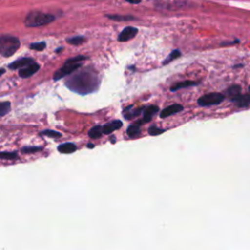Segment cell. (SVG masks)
Returning a JSON list of instances; mask_svg holds the SVG:
<instances>
[{"instance_id":"30","label":"cell","mask_w":250,"mask_h":250,"mask_svg":"<svg viewBox=\"0 0 250 250\" xmlns=\"http://www.w3.org/2000/svg\"><path fill=\"white\" fill-rule=\"evenodd\" d=\"M114 142H115V137H111V143L114 144Z\"/></svg>"},{"instance_id":"16","label":"cell","mask_w":250,"mask_h":250,"mask_svg":"<svg viewBox=\"0 0 250 250\" xmlns=\"http://www.w3.org/2000/svg\"><path fill=\"white\" fill-rule=\"evenodd\" d=\"M77 149L76 146L72 143H64L58 146V150L61 153H72Z\"/></svg>"},{"instance_id":"4","label":"cell","mask_w":250,"mask_h":250,"mask_svg":"<svg viewBox=\"0 0 250 250\" xmlns=\"http://www.w3.org/2000/svg\"><path fill=\"white\" fill-rule=\"evenodd\" d=\"M20 47V40L11 35H2L0 38V54L7 58L13 56Z\"/></svg>"},{"instance_id":"8","label":"cell","mask_w":250,"mask_h":250,"mask_svg":"<svg viewBox=\"0 0 250 250\" xmlns=\"http://www.w3.org/2000/svg\"><path fill=\"white\" fill-rule=\"evenodd\" d=\"M33 62H34V60L31 59V58H21V59H19L17 61H14L13 62H11L8 65V67L10 69H14V70L15 69H21V68H22V67H24L26 65H29V64H31Z\"/></svg>"},{"instance_id":"24","label":"cell","mask_w":250,"mask_h":250,"mask_svg":"<svg viewBox=\"0 0 250 250\" xmlns=\"http://www.w3.org/2000/svg\"><path fill=\"white\" fill-rule=\"evenodd\" d=\"M29 48L35 51H43L46 48V43L44 41L41 42H35V43H31L29 45Z\"/></svg>"},{"instance_id":"1","label":"cell","mask_w":250,"mask_h":250,"mask_svg":"<svg viewBox=\"0 0 250 250\" xmlns=\"http://www.w3.org/2000/svg\"><path fill=\"white\" fill-rule=\"evenodd\" d=\"M100 84V79L94 70H80L65 81L70 90L79 94H88L95 91Z\"/></svg>"},{"instance_id":"5","label":"cell","mask_w":250,"mask_h":250,"mask_svg":"<svg viewBox=\"0 0 250 250\" xmlns=\"http://www.w3.org/2000/svg\"><path fill=\"white\" fill-rule=\"evenodd\" d=\"M225 99V96L221 93H209L201 96L197 103L200 106H210L221 104Z\"/></svg>"},{"instance_id":"27","label":"cell","mask_w":250,"mask_h":250,"mask_svg":"<svg viewBox=\"0 0 250 250\" xmlns=\"http://www.w3.org/2000/svg\"><path fill=\"white\" fill-rule=\"evenodd\" d=\"M41 149H42L41 146H27V147H22L21 152L22 153H31V152L39 151Z\"/></svg>"},{"instance_id":"7","label":"cell","mask_w":250,"mask_h":250,"mask_svg":"<svg viewBox=\"0 0 250 250\" xmlns=\"http://www.w3.org/2000/svg\"><path fill=\"white\" fill-rule=\"evenodd\" d=\"M138 33V29L133 26H127L125 27L118 35V41L125 42L132 38H134Z\"/></svg>"},{"instance_id":"22","label":"cell","mask_w":250,"mask_h":250,"mask_svg":"<svg viewBox=\"0 0 250 250\" xmlns=\"http://www.w3.org/2000/svg\"><path fill=\"white\" fill-rule=\"evenodd\" d=\"M106 17L113 21H132L135 19L132 16H119V15H107Z\"/></svg>"},{"instance_id":"3","label":"cell","mask_w":250,"mask_h":250,"mask_svg":"<svg viewBox=\"0 0 250 250\" xmlns=\"http://www.w3.org/2000/svg\"><path fill=\"white\" fill-rule=\"evenodd\" d=\"M55 17L51 14H46L43 12L33 11L27 14L24 20V24L27 27H38L52 22Z\"/></svg>"},{"instance_id":"20","label":"cell","mask_w":250,"mask_h":250,"mask_svg":"<svg viewBox=\"0 0 250 250\" xmlns=\"http://www.w3.org/2000/svg\"><path fill=\"white\" fill-rule=\"evenodd\" d=\"M10 108H11L10 102H7V101L2 102L0 104V116L3 117L5 114H7L10 111Z\"/></svg>"},{"instance_id":"11","label":"cell","mask_w":250,"mask_h":250,"mask_svg":"<svg viewBox=\"0 0 250 250\" xmlns=\"http://www.w3.org/2000/svg\"><path fill=\"white\" fill-rule=\"evenodd\" d=\"M121 126H122V122L120 120H113V121L108 122L103 126V132H104V134L108 135V134L112 133L113 131L121 128Z\"/></svg>"},{"instance_id":"31","label":"cell","mask_w":250,"mask_h":250,"mask_svg":"<svg viewBox=\"0 0 250 250\" xmlns=\"http://www.w3.org/2000/svg\"><path fill=\"white\" fill-rule=\"evenodd\" d=\"M4 71H5V70L2 68V69H1V74H3V73H4Z\"/></svg>"},{"instance_id":"17","label":"cell","mask_w":250,"mask_h":250,"mask_svg":"<svg viewBox=\"0 0 250 250\" xmlns=\"http://www.w3.org/2000/svg\"><path fill=\"white\" fill-rule=\"evenodd\" d=\"M102 134H104V132H103V127L101 125H96L92 127L88 133L91 139H99L102 136Z\"/></svg>"},{"instance_id":"6","label":"cell","mask_w":250,"mask_h":250,"mask_svg":"<svg viewBox=\"0 0 250 250\" xmlns=\"http://www.w3.org/2000/svg\"><path fill=\"white\" fill-rule=\"evenodd\" d=\"M39 68H40V65L36 62H33L29 65H26V66L21 68L19 70V75L21 78H28L31 75H33L34 73H36L39 70Z\"/></svg>"},{"instance_id":"18","label":"cell","mask_w":250,"mask_h":250,"mask_svg":"<svg viewBox=\"0 0 250 250\" xmlns=\"http://www.w3.org/2000/svg\"><path fill=\"white\" fill-rule=\"evenodd\" d=\"M197 84H198L197 82H193V81H188V80H187V81L179 82V83L173 85V86L170 88V90L173 91V92H175V91H177V90H179V89L187 88V87H190V86H194V85H197Z\"/></svg>"},{"instance_id":"15","label":"cell","mask_w":250,"mask_h":250,"mask_svg":"<svg viewBox=\"0 0 250 250\" xmlns=\"http://www.w3.org/2000/svg\"><path fill=\"white\" fill-rule=\"evenodd\" d=\"M241 94V87L239 85H231L227 90V95L232 102L236 97H238Z\"/></svg>"},{"instance_id":"32","label":"cell","mask_w":250,"mask_h":250,"mask_svg":"<svg viewBox=\"0 0 250 250\" xmlns=\"http://www.w3.org/2000/svg\"><path fill=\"white\" fill-rule=\"evenodd\" d=\"M248 91H249V93H250V86L248 87Z\"/></svg>"},{"instance_id":"9","label":"cell","mask_w":250,"mask_h":250,"mask_svg":"<svg viewBox=\"0 0 250 250\" xmlns=\"http://www.w3.org/2000/svg\"><path fill=\"white\" fill-rule=\"evenodd\" d=\"M184 109L183 105L179 104H171L167 107H165L164 109H162V111L160 112V117L161 118H165V117H168L170 115H173V114H176L180 111H182Z\"/></svg>"},{"instance_id":"29","label":"cell","mask_w":250,"mask_h":250,"mask_svg":"<svg viewBox=\"0 0 250 250\" xmlns=\"http://www.w3.org/2000/svg\"><path fill=\"white\" fill-rule=\"evenodd\" d=\"M88 147L93 148V147H94V145H93V144H88Z\"/></svg>"},{"instance_id":"2","label":"cell","mask_w":250,"mask_h":250,"mask_svg":"<svg viewBox=\"0 0 250 250\" xmlns=\"http://www.w3.org/2000/svg\"><path fill=\"white\" fill-rule=\"evenodd\" d=\"M85 59H86L85 56H77V57L66 60L64 64L54 73V78L53 79L55 81H58V80L63 78V77L69 75L70 73L74 72L76 69H78L81 66L82 63L80 62L85 60Z\"/></svg>"},{"instance_id":"25","label":"cell","mask_w":250,"mask_h":250,"mask_svg":"<svg viewBox=\"0 0 250 250\" xmlns=\"http://www.w3.org/2000/svg\"><path fill=\"white\" fill-rule=\"evenodd\" d=\"M165 130L164 129H161V128H158L156 126H150L148 128V134L150 136H156V135H160L164 132Z\"/></svg>"},{"instance_id":"14","label":"cell","mask_w":250,"mask_h":250,"mask_svg":"<svg viewBox=\"0 0 250 250\" xmlns=\"http://www.w3.org/2000/svg\"><path fill=\"white\" fill-rule=\"evenodd\" d=\"M133 105H130V106H127L126 108H124V111H123V115L127 118V119H131L132 117H135V116H138L140 113H142L144 111V107L142 108H132Z\"/></svg>"},{"instance_id":"10","label":"cell","mask_w":250,"mask_h":250,"mask_svg":"<svg viewBox=\"0 0 250 250\" xmlns=\"http://www.w3.org/2000/svg\"><path fill=\"white\" fill-rule=\"evenodd\" d=\"M158 109H159V107L156 105H149L146 109H144L143 117H142V119H140L142 124L150 121L152 119L153 115H155L158 112Z\"/></svg>"},{"instance_id":"19","label":"cell","mask_w":250,"mask_h":250,"mask_svg":"<svg viewBox=\"0 0 250 250\" xmlns=\"http://www.w3.org/2000/svg\"><path fill=\"white\" fill-rule=\"evenodd\" d=\"M180 56H181V52H180L179 50H174V51H172V52L168 55V57L163 61V64L169 63L170 62H172L173 60L179 58Z\"/></svg>"},{"instance_id":"26","label":"cell","mask_w":250,"mask_h":250,"mask_svg":"<svg viewBox=\"0 0 250 250\" xmlns=\"http://www.w3.org/2000/svg\"><path fill=\"white\" fill-rule=\"evenodd\" d=\"M0 157L2 159H16L18 158V155L16 152H1Z\"/></svg>"},{"instance_id":"28","label":"cell","mask_w":250,"mask_h":250,"mask_svg":"<svg viewBox=\"0 0 250 250\" xmlns=\"http://www.w3.org/2000/svg\"><path fill=\"white\" fill-rule=\"evenodd\" d=\"M128 3H131V4H139L142 0H126Z\"/></svg>"},{"instance_id":"12","label":"cell","mask_w":250,"mask_h":250,"mask_svg":"<svg viewBox=\"0 0 250 250\" xmlns=\"http://www.w3.org/2000/svg\"><path fill=\"white\" fill-rule=\"evenodd\" d=\"M238 107H245L250 104V95L248 94H240L232 101Z\"/></svg>"},{"instance_id":"23","label":"cell","mask_w":250,"mask_h":250,"mask_svg":"<svg viewBox=\"0 0 250 250\" xmlns=\"http://www.w3.org/2000/svg\"><path fill=\"white\" fill-rule=\"evenodd\" d=\"M40 135L47 136V137H50V138H60V137H62L61 133H59L57 131H54V130H44V131L40 132Z\"/></svg>"},{"instance_id":"21","label":"cell","mask_w":250,"mask_h":250,"mask_svg":"<svg viewBox=\"0 0 250 250\" xmlns=\"http://www.w3.org/2000/svg\"><path fill=\"white\" fill-rule=\"evenodd\" d=\"M67 43L71 44V45H80L85 41V37L84 36H73L71 38H67Z\"/></svg>"},{"instance_id":"13","label":"cell","mask_w":250,"mask_h":250,"mask_svg":"<svg viewBox=\"0 0 250 250\" xmlns=\"http://www.w3.org/2000/svg\"><path fill=\"white\" fill-rule=\"evenodd\" d=\"M141 125H142V123H141L140 120L131 124L127 129V135L131 138H134V137L138 136L141 132Z\"/></svg>"}]
</instances>
